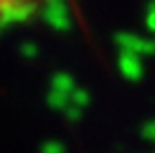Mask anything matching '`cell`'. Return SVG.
<instances>
[{
  "mask_svg": "<svg viewBox=\"0 0 155 153\" xmlns=\"http://www.w3.org/2000/svg\"><path fill=\"white\" fill-rule=\"evenodd\" d=\"M40 2L42 0H0V24L28 17L33 10H38Z\"/></svg>",
  "mask_w": 155,
  "mask_h": 153,
  "instance_id": "1",
  "label": "cell"
}]
</instances>
